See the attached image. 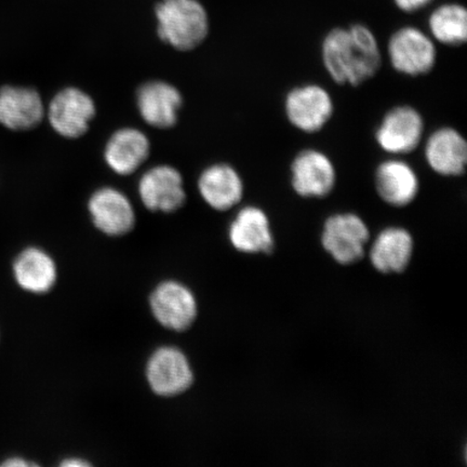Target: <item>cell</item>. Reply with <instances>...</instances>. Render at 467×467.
Returning <instances> with one entry per match:
<instances>
[{
  "mask_svg": "<svg viewBox=\"0 0 467 467\" xmlns=\"http://www.w3.org/2000/svg\"><path fill=\"white\" fill-rule=\"evenodd\" d=\"M150 143L146 134L136 128H122L109 138L104 159L108 166L119 175H130L148 161Z\"/></svg>",
  "mask_w": 467,
  "mask_h": 467,
  "instance_id": "cell-20",
  "label": "cell"
},
{
  "mask_svg": "<svg viewBox=\"0 0 467 467\" xmlns=\"http://www.w3.org/2000/svg\"><path fill=\"white\" fill-rule=\"evenodd\" d=\"M425 130L423 116L410 105H397L388 110L377 128L379 148L394 156L407 155L422 143Z\"/></svg>",
  "mask_w": 467,
  "mask_h": 467,
  "instance_id": "cell-6",
  "label": "cell"
},
{
  "mask_svg": "<svg viewBox=\"0 0 467 467\" xmlns=\"http://www.w3.org/2000/svg\"><path fill=\"white\" fill-rule=\"evenodd\" d=\"M424 156L431 171L446 178L461 177L467 165L466 140L452 127L438 128L426 140Z\"/></svg>",
  "mask_w": 467,
  "mask_h": 467,
  "instance_id": "cell-13",
  "label": "cell"
},
{
  "mask_svg": "<svg viewBox=\"0 0 467 467\" xmlns=\"http://www.w3.org/2000/svg\"><path fill=\"white\" fill-rule=\"evenodd\" d=\"M369 239V227L353 213L330 215L321 231L323 248L341 265H352L363 259Z\"/></svg>",
  "mask_w": 467,
  "mask_h": 467,
  "instance_id": "cell-4",
  "label": "cell"
},
{
  "mask_svg": "<svg viewBox=\"0 0 467 467\" xmlns=\"http://www.w3.org/2000/svg\"><path fill=\"white\" fill-rule=\"evenodd\" d=\"M375 188L379 200L394 208H405L417 200L420 179L410 163L390 159L379 162L375 172Z\"/></svg>",
  "mask_w": 467,
  "mask_h": 467,
  "instance_id": "cell-14",
  "label": "cell"
},
{
  "mask_svg": "<svg viewBox=\"0 0 467 467\" xmlns=\"http://www.w3.org/2000/svg\"><path fill=\"white\" fill-rule=\"evenodd\" d=\"M157 34L179 51L200 47L209 34L206 9L197 0H161L156 5Z\"/></svg>",
  "mask_w": 467,
  "mask_h": 467,
  "instance_id": "cell-2",
  "label": "cell"
},
{
  "mask_svg": "<svg viewBox=\"0 0 467 467\" xmlns=\"http://www.w3.org/2000/svg\"><path fill=\"white\" fill-rule=\"evenodd\" d=\"M17 285L35 295L49 292L57 282V266L54 259L38 248H27L17 255L14 263Z\"/></svg>",
  "mask_w": 467,
  "mask_h": 467,
  "instance_id": "cell-21",
  "label": "cell"
},
{
  "mask_svg": "<svg viewBox=\"0 0 467 467\" xmlns=\"http://www.w3.org/2000/svg\"><path fill=\"white\" fill-rule=\"evenodd\" d=\"M151 313L167 329H189L197 317V302L192 292L173 280L162 283L150 296Z\"/></svg>",
  "mask_w": 467,
  "mask_h": 467,
  "instance_id": "cell-11",
  "label": "cell"
},
{
  "mask_svg": "<svg viewBox=\"0 0 467 467\" xmlns=\"http://www.w3.org/2000/svg\"><path fill=\"white\" fill-rule=\"evenodd\" d=\"M62 466L67 467H81V466H89V463L86 462V461L81 459H69L64 461V462L61 464Z\"/></svg>",
  "mask_w": 467,
  "mask_h": 467,
  "instance_id": "cell-24",
  "label": "cell"
},
{
  "mask_svg": "<svg viewBox=\"0 0 467 467\" xmlns=\"http://www.w3.org/2000/svg\"><path fill=\"white\" fill-rule=\"evenodd\" d=\"M431 37L449 47L462 46L467 42V11L458 3L438 5L429 16Z\"/></svg>",
  "mask_w": 467,
  "mask_h": 467,
  "instance_id": "cell-22",
  "label": "cell"
},
{
  "mask_svg": "<svg viewBox=\"0 0 467 467\" xmlns=\"http://www.w3.org/2000/svg\"><path fill=\"white\" fill-rule=\"evenodd\" d=\"M321 60L336 84L352 87L375 78L382 66L375 33L360 23L330 29L321 43Z\"/></svg>",
  "mask_w": 467,
  "mask_h": 467,
  "instance_id": "cell-1",
  "label": "cell"
},
{
  "mask_svg": "<svg viewBox=\"0 0 467 467\" xmlns=\"http://www.w3.org/2000/svg\"><path fill=\"white\" fill-rule=\"evenodd\" d=\"M182 104L181 92L166 81H149L137 93L140 115L146 124L157 130H169L177 124Z\"/></svg>",
  "mask_w": 467,
  "mask_h": 467,
  "instance_id": "cell-15",
  "label": "cell"
},
{
  "mask_svg": "<svg viewBox=\"0 0 467 467\" xmlns=\"http://www.w3.org/2000/svg\"><path fill=\"white\" fill-rule=\"evenodd\" d=\"M93 224L109 236H122L136 225V213L128 197L114 188L93 192L88 202Z\"/></svg>",
  "mask_w": 467,
  "mask_h": 467,
  "instance_id": "cell-12",
  "label": "cell"
},
{
  "mask_svg": "<svg viewBox=\"0 0 467 467\" xmlns=\"http://www.w3.org/2000/svg\"><path fill=\"white\" fill-rule=\"evenodd\" d=\"M146 377L153 392L163 397L182 394L194 379L188 358L173 347L155 350L146 368Z\"/></svg>",
  "mask_w": 467,
  "mask_h": 467,
  "instance_id": "cell-9",
  "label": "cell"
},
{
  "mask_svg": "<svg viewBox=\"0 0 467 467\" xmlns=\"http://www.w3.org/2000/svg\"><path fill=\"white\" fill-rule=\"evenodd\" d=\"M284 108L290 125L308 134L323 130L335 114L330 92L317 84L292 88L285 98Z\"/></svg>",
  "mask_w": 467,
  "mask_h": 467,
  "instance_id": "cell-5",
  "label": "cell"
},
{
  "mask_svg": "<svg viewBox=\"0 0 467 467\" xmlns=\"http://www.w3.org/2000/svg\"><path fill=\"white\" fill-rule=\"evenodd\" d=\"M198 190L210 207L227 212L242 202L244 185L235 168L227 163H215L201 174Z\"/></svg>",
  "mask_w": 467,
  "mask_h": 467,
  "instance_id": "cell-18",
  "label": "cell"
},
{
  "mask_svg": "<svg viewBox=\"0 0 467 467\" xmlns=\"http://www.w3.org/2000/svg\"><path fill=\"white\" fill-rule=\"evenodd\" d=\"M414 249L411 233L400 226H389L379 232L369 256L376 270L382 274H400L410 265Z\"/></svg>",
  "mask_w": 467,
  "mask_h": 467,
  "instance_id": "cell-19",
  "label": "cell"
},
{
  "mask_svg": "<svg viewBox=\"0 0 467 467\" xmlns=\"http://www.w3.org/2000/svg\"><path fill=\"white\" fill-rule=\"evenodd\" d=\"M390 66L397 73L420 78L430 74L437 63L435 40L416 26H405L390 35L388 43Z\"/></svg>",
  "mask_w": 467,
  "mask_h": 467,
  "instance_id": "cell-3",
  "label": "cell"
},
{
  "mask_svg": "<svg viewBox=\"0 0 467 467\" xmlns=\"http://www.w3.org/2000/svg\"><path fill=\"white\" fill-rule=\"evenodd\" d=\"M4 466H28L29 464L26 462V461L22 459H10L5 461V463H3Z\"/></svg>",
  "mask_w": 467,
  "mask_h": 467,
  "instance_id": "cell-25",
  "label": "cell"
},
{
  "mask_svg": "<svg viewBox=\"0 0 467 467\" xmlns=\"http://www.w3.org/2000/svg\"><path fill=\"white\" fill-rule=\"evenodd\" d=\"M139 194L145 208L150 212H177L186 201L182 174L171 166L153 167L140 180Z\"/></svg>",
  "mask_w": 467,
  "mask_h": 467,
  "instance_id": "cell-10",
  "label": "cell"
},
{
  "mask_svg": "<svg viewBox=\"0 0 467 467\" xmlns=\"http://www.w3.org/2000/svg\"><path fill=\"white\" fill-rule=\"evenodd\" d=\"M96 114L97 108L92 98L74 87L57 92L47 110L52 130L67 139L83 137L89 130Z\"/></svg>",
  "mask_w": 467,
  "mask_h": 467,
  "instance_id": "cell-8",
  "label": "cell"
},
{
  "mask_svg": "<svg viewBox=\"0 0 467 467\" xmlns=\"http://www.w3.org/2000/svg\"><path fill=\"white\" fill-rule=\"evenodd\" d=\"M433 2L434 0H393L396 8L405 14L419 13Z\"/></svg>",
  "mask_w": 467,
  "mask_h": 467,
  "instance_id": "cell-23",
  "label": "cell"
},
{
  "mask_svg": "<svg viewBox=\"0 0 467 467\" xmlns=\"http://www.w3.org/2000/svg\"><path fill=\"white\" fill-rule=\"evenodd\" d=\"M337 169L330 157L319 150H302L290 165V184L297 196L323 200L334 192Z\"/></svg>",
  "mask_w": 467,
  "mask_h": 467,
  "instance_id": "cell-7",
  "label": "cell"
},
{
  "mask_svg": "<svg viewBox=\"0 0 467 467\" xmlns=\"http://www.w3.org/2000/svg\"><path fill=\"white\" fill-rule=\"evenodd\" d=\"M232 246L249 254H271L275 247L271 221L260 207L239 210L229 229Z\"/></svg>",
  "mask_w": 467,
  "mask_h": 467,
  "instance_id": "cell-16",
  "label": "cell"
},
{
  "mask_svg": "<svg viewBox=\"0 0 467 467\" xmlns=\"http://www.w3.org/2000/svg\"><path fill=\"white\" fill-rule=\"evenodd\" d=\"M45 114L42 97L33 88L5 86L0 89V124L8 130H34Z\"/></svg>",
  "mask_w": 467,
  "mask_h": 467,
  "instance_id": "cell-17",
  "label": "cell"
}]
</instances>
